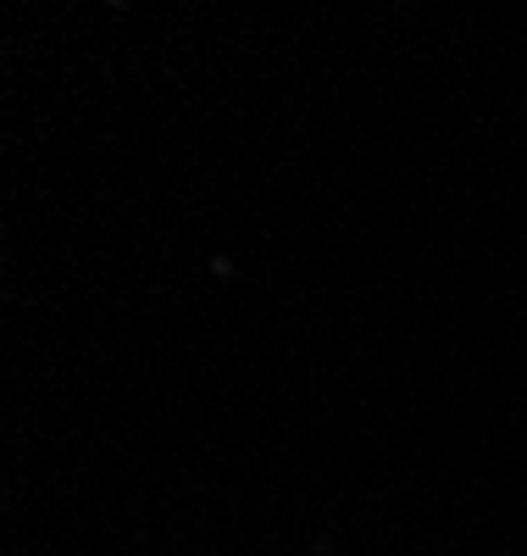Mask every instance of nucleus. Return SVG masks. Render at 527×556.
I'll use <instances>...</instances> for the list:
<instances>
[]
</instances>
